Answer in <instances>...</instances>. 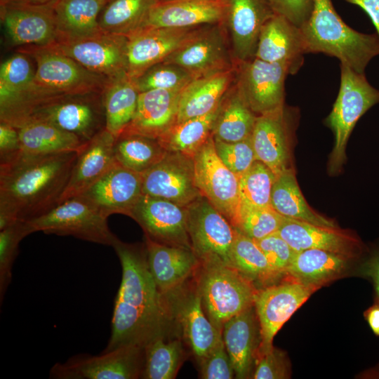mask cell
<instances>
[{
  "label": "cell",
  "instance_id": "7a4b0ae2",
  "mask_svg": "<svg viewBox=\"0 0 379 379\" xmlns=\"http://www.w3.org/2000/svg\"><path fill=\"white\" fill-rule=\"evenodd\" d=\"M78 152L34 154L22 152L0 164V230L17 220L39 217L56 206Z\"/></svg>",
  "mask_w": 379,
  "mask_h": 379
},
{
  "label": "cell",
  "instance_id": "816d5d0a",
  "mask_svg": "<svg viewBox=\"0 0 379 379\" xmlns=\"http://www.w3.org/2000/svg\"><path fill=\"white\" fill-rule=\"evenodd\" d=\"M289 376V364L286 353L273 347L270 351L257 358L252 378L285 379Z\"/></svg>",
  "mask_w": 379,
  "mask_h": 379
},
{
  "label": "cell",
  "instance_id": "9c48e42d",
  "mask_svg": "<svg viewBox=\"0 0 379 379\" xmlns=\"http://www.w3.org/2000/svg\"><path fill=\"white\" fill-rule=\"evenodd\" d=\"M187 232L192 249L201 262L230 265L235 228L204 196L187 206Z\"/></svg>",
  "mask_w": 379,
  "mask_h": 379
},
{
  "label": "cell",
  "instance_id": "1f68e13d",
  "mask_svg": "<svg viewBox=\"0 0 379 379\" xmlns=\"http://www.w3.org/2000/svg\"><path fill=\"white\" fill-rule=\"evenodd\" d=\"M350 260L325 250L306 249L295 253L286 276L319 289L342 275L347 269Z\"/></svg>",
  "mask_w": 379,
  "mask_h": 379
},
{
  "label": "cell",
  "instance_id": "9f6ffc18",
  "mask_svg": "<svg viewBox=\"0 0 379 379\" xmlns=\"http://www.w3.org/2000/svg\"><path fill=\"white\" fill-rule=\"evenodd\" d=\"M362 271L373 281L379 304V251L374 253L364 263Z\"/></svg>",
  "mask_w": 379,
  "mask_h": 379
},
{
  "label": "cell",
  "instance_id": "52a82bcc",
  "mask_svg": "<svg viewBox=\"0 0 379 379\" xmlns=\"http://www.w3.org/2000/svg\"><path fill=\"white\" fill-rule=\"evenodd\" d=\"M161 296L177 335L198 364L222 340V335L204 312L194 276Z\"/></svg>",
  "mask_w": 379,
  "mask_h": 379
},
{
  "label": "cell",
  "instance_id": "e0dca14e",
  "mask_svg": "<svg viewBox=\"0 0 379 379\" xmlns=\"http://www.w3.org/2000/svg\"><path fill=\"white\" fill-rule=\"evenodd\" d=\"M142 192L185 207L191 204L202 196L196 185L192 157L167 152L142 174Z\"/></svg>",
  "mask_w": 379,
  "mask_h": 379
},
{
  "label": "cell",
  "instance_id": "3957f363",
  "mask_svg": "<svg viewBox=\"0 0 379 379\" xmlns=\"http://www.w3.org/2000/svg\"><path fill=\"white\" fill-rule=\"evenodd\" d=\"M305 54L324 53L337 58L359 74L379 55V36L364 34L348 26L331 0H314L308 19L300 27Z\"/></svg>",
  "mask_w": 379,
  "mask_h": 379
},
{
  "label": "cell",
  "instance_id": "603a6c76",
  "mask_svg": "<svg viewBox=\"0 0 379 379\" xmlns=\"http://www.w3.org/2000/svg\"><path fill=\"white\" fill-rule=\"evenodd\" d=\"M277 232L297 252L311 248L328 251L350 259L363 252L361 241L338 229L318 226L283 216Z\"/></svg>",
  "mask_w": 379,
  "mask_h": 379
},
{
  "label": "cell",
  "instance_id": "680465c9",
  "mask_svg": "<svg viewBox=\"0 0 379 379\" xmlns=\"http://www.w3.org/2000/svg\"><path fill=\"white\" fill-rule=\"evenodd\" d=\"M58 0H0V6L6 4H26L34 6H54Z\"/></svg>",
  "mask_w": 379,
  "mask_h": 379
},
{
  "label": "cell",
  "instance_id": "c3c4849f",
  "mask_svg": "<svg viewBox=\"0 0 379 379\" xmlns=\"http://www.w3.org/2000/svg\"><path fill=\"white\" fill-rule=\"evenodd\" d=\"M215 152L223 164L239 178L256 160L251 136L237 142L214 139Z\"/></svg>",
  "mask_w": 379,
  "mask_h": 379
},
{
  "label": "cell",
  "instance_id": "d4e9b609",
  "mask_svg": "<svg viewBox=\"0 0 379 379\" xmlns=\"http://www.w3.org/2000/svg\"><path fill=\"white\" fill-rule=\"evenodd\" d=\"M288 111L284 105L273 112L258 116L251 134L256 160L276 175L291 168V126Z\"/></svg>",
  "mask_w": 379,
  "mask_h": 379
},
{
  "label": "cell",
  "instance_id": "f35d334b",
  "mask_svg": "<svg viewBox=\"0 0 379 379\" xmlns=\"http://www.w3.org/2000/svg\"><path fill=\"white\" fill-rule=\"evenodd\" d=\"M218 109L204 116L176 122L157 140L167 152L193 157L212 136Z\"/></svg>",
  "mask_w": 379,
  "mask_h": 379
},
{
  "label": "cell",
  "instance_id": "8fae6325",
  "mask_svg": "<svg viewBox=\"0 0 379 379\" xmlns=\"http://www.w3.org/2000/svg\"><path fill=\"white\" fill-rule=\"evenodd\" d=\"M30 120L49 122L86 142L105 128L102 93L53 98L34 110L25 123Z\"/></svg>",
  "mask_w": 379,
  "mask_h": 379
},
{
  "label": "cell",
  "instance_id": "83f0119b",
  "mask_svg": "<svg viewBox=\"0 0 379 379\" xmlns=\"http://www.w3.org/2000/svg\"><path fill=\"white\" fill-rule=\"evenodd\" d=\"M115 138L105 128L85 143L78 152L60 203L82 194L111 168L116 161L114 153Z\"/></svg>",
  "mask_w": 379,
  "mask_h": 379
},
{
  "label": "cell",
  "instance_id": "7c38bea8",
  "mask_svg": "<svg viewBox=\"0 0 379 379\" xmlns=\"http://www.w3.org/2000/svg\"><path fill=\"white\" fill-rule=\"evenodd\" d=\"M194 178L202 196L234 227L240 214L239 177L218 157L213 135L193 156Z\"/></svg>",
  "mask_w": 379,
  "mask_h": 379
},
{
  "label": "cell",
  "instance_id": "9a60e30c",
  "mask_svg": "<svg viewBox=\"0 0 379 379\" xmlns=\"http://www.w3.org/2000/svg\"><path fill=\"white\" fill-rule=\"evenodd\" d=\"M126 36L105 32L82 38H58L51 46L91 72L110 79L127 73Z\"/></svg>",
  "mask_w": 379,
  "mask_h": 379
},
{
  "label": "cell",
  "instance_id": "ab89813d",
  "mask_svg": "<svg viewBox=\"0 0 379 379\" xmlns=\"http://www.w3.org/2000/svg\"><path fill=\"white\" fill-rule=\"evenodd\" d=\"M158 0H109L102 9L98 23L105 32L128 36L140 29Z\"/></svg>",
  "mask_w": 379,
  "mask_h": 379
},
{
  "label": "cell",
  "instance_id": "f546056e",
  "mask_svg": "<svg viewBox=\"0 0 379 379\" xmlns=\"http://www.w3.org/2000/svg\"><path fill=\"white\" fill-rule=\"evenodd\" d=\"M184 88L140 93L134 117L121 133L158 139L176 123L179 100Z\"/></svg>",
  "mask_w": 379,
  "mask_h": 379
},
{
  "label": "cell",
  "instance_id": "f907efd6",
  "mask_svg": "<svg viewBox=\"0 0 379 379\" xmlns=\"http://www.w3.org/2000/svg\"><path fill=\"white\" fill-rule=\"evenodd\" d=\"M199 377L202 379H232L234 371L223 339L198 364Z\"/></svg>",
  "mask_w": 379,
  "mask_h": 379
},
{
  "label": "cell",
  "instance_id": "ffe728a7",
  "mask_svg": "<svg viewBox=\"0 0 379 379\" xmlns=\"http://www.w3.org/2000/svg\"><path fill=\"white\" fill-rule=\"evenodd\" d=\"M205 26L143 28L130 34L127 36V74L136 78L152 65L163 62Z\"/></svg>",
  "mask_w": 379,
  "mask_h": 379
},
{
  "label": "cell",
  "instance_id": "7dc6e473",
  "mask_svg": "<svg viewBox=\"0 0 379 379\" xmlns=\"http://www.w3.org/2000/svg\"><path fill=\"white\" fill-rule=\"evenodd\" d=\"M282 220L283 216L272 206L246 208L240 211L234 228L250 238L258 240L276 232Z\"/></svg>",
  "mask_w": 379,
  "mask_h": 379
},
{
  "label": "cell",
  "instance_id": "30bf717a",
  "mask_svg": "<svg viewBox=\"0 0 379 379\" xmlns=\"http://www.w3.org/2000/svg\"><path fill=\"white\" fill-rule=\"evenodd\" d=\"M145 365V347L135 345L119 347L98 356L77 355L58 363L50 371L57 379H137Z\"/></svg>",
  "mask_w": 379,
  "mask_h": 379
},
{
  "label": "cell",
  "instance_id": "d6986e66",
  "mask_svg": "<svg viewBox=\"0 0 379 379\" xmlns=\"http://www.w3.org/2000/svg\"><path fill=\"white\" fill-rule=\"evenodd\" d=\"M222 22L237 64L255 58L261 29L275 13L267 0H224Z\"/></svg>",
  "mask_w": 379,
  "mask_h": 379
},
{
  "label": "cell",
  "instance_id": "4fadbf2b",
  "mask_svg": "<svg viewBox=\"0 0 379 379\" xmlns=\"http://www.w3.org/2000/svg\"><path fill=\"white\" fill-rule=\"evenodd\" d=\"M317 290L288 276L280 283L258 288L254 301L261 335L257 358L272 349L277 333Z\"/></svg>",
  "mask_w": 379,
  "mask_h": 379
},
{
  "label": "cell",
  "instance_id": "8d00e7d4",
  "mask_svg": "<svg viewBox=\"0 0 379 379\" xmlns=\"http://www.w3.org/2000/svg\"><path fill=\"white\" fill-rule=\"evenodd\" d=\"M18 131L22 150L29 154L78 152L86 143L76 135L44 121H28Z\"/></svg>",
  "mask_w": 379,
  "mask_h": 379
},
{
  "label": "cell",
  "instance_id": "4dcf8cb0",
  "mask_svg": "<svg viewBox=\"0 0 379 379\" xmlns=\"http://www.w3.org/2000/svg\"><path fill=\"white\" fill-rule=\"evenodd\" d=\"M235 77L234 68L193 79L181 92L176 122L213 112L234 83Z\"/></svg>",
  "mask_w": 379,
  "mask_h": 379
},
{
  "label": "cell",
  "instance_id": "11a10c76",
  "mask_svg": "<svg viewBox=\"0 0 379 379\" xmlns=\"http://www.w3.org/2000/svg\"><path fill=\"white\" fill-rule=\"evenodd\" d=\"M359 6L370 18L379 36V0H344Z\"/></svg>",
  "mask_w": 379,
  "mask_h": 379
},
{
  "label": "cell",
  "instance_id": "bcb514c9",
  "mask_svg": "<svg viewBox=\"0 0 379 379\" xmlns=\"http://www.w3.org/2000/svg\"><path fill=\"white\" fill-rule=\"evenodd\" d=\"M32 234L26 221L17 220L0 230V298L4 297L21 240Z\"/></svg>",
  "mask_w": 379,
  "mask_h": 379
},
{
  "label": "cell",
  "instance_id": "6da1fadb",
  "mask_svg": "<svg viewBox=\"0 0 379 379\" xmlns=\"http://www.w3.org/2000/svg\"><path fill=\"white\" fill-rule=\"evenodd\" d=\"M112 247L121 263L122 278L114 301L111 335L103 352L128 345L145 347L157 338L178 335L150 273L145 242L128 244L117 238Z\"/></svg>",
  "mask_w": 379,
  "mask_h": 379
},
{
  "label": "cell",
  "instance_id": "5b68a950",
  "mask_svg": "<svg viewBox=\"0 0 379 379\" xmlns=\"http://www.w3.org/2000/svg\"><path fill=\"white\" fill-rule=\"evenodd\" d=\"M379 104V90L366 78L340 64V84L326 125L334 134L335 142L329 160L330 173H336L345 162L349 137L358 120L373 106Z\"/></svg>",
  "mask_w": 379,
  "mask_h": 379
},
{
  "label": "cell",
  "instance_id": "5bb4252c",
  "mask_svg": "<svg viewBox=\"0 0 379 379\" xmlns=\"http://www.w3.org/2000/svg\"><path fill=\"white\" fill-rule=\"evenodd\" d=\"M235 72V83L257 116L284 106L285 81L291 74L286 65L253 58L236 64Z\"/></svg>",
  "mask_w": 379,
  "mask_h": 379
},
{
  "label": "cell",
  "instance_id": "e575fe53",
  "mask_svg": "<svg viewBox=\"0 0 379 379\" xmlns=\"http://www.w3.org/2000/svg\"><path fill=\"white\" fill-rule=\"evenodd\" d=\"M271 206L286 218L318 226L337 227L333 220L319 215L310 207L291 168L276 175L271 192Z\"/></svg>",
  "mask_w": 379,
  "mask_h": 379
},
{
  "label": "cell",
  "instance_id": "cb8c5ba5",
  "mask_svg": "<svg viewBox=\"0 0 379 379\" xmlns=\"http://www.w3.org/2000/svg\"><path fill=\"white\" fill-rule=\"evenodd\" d=\"M305 54L299 27L277 13L265 22L259 35L255 58L284 64L290 74H295L303 65Z\"/></svg>",
  "mask_w": 379,
  "mask_h": 379
},
{
  "label": "cell",
  "instance_id": "db71d44e",
  "mask_svg": "<svg viewBox=\"0 0 379 379\" xmlns=\"http://www.w3.org/2000/svg\"><path fill=\"white\" fill-rule=\"evenodd\" d=\"M22 152L18 128L0 121V164L13 160Z\"/></svg>",
  "mask_w": 379,
  "mask_h": 379
},
{
  "label": "cell",
  "instance_id": "484cf974",
  "mask_svg": "<svg viewBox=\"0 0 379 379\" xmlns=\"http://www.w3.org/2000/svg\"><path fill=\"white\" fill-rule=\"evenodd\" d=\"M222 335L235 378H252L261 342L260 327L254 305L225 322Z\"/></svg>",
  "mask_w": 379,
  "mask_h": 379
},
{
  "label": "cell",
  "instance_id": "60d3db41",
  "mask_svg": "<svg viewBox=\"0 0 379 379\" xmlns=\"http://www.w3.org/2000/svg\"><path fill=\"white\" fill-rule=\"evenodd\" d=\"M235 230L230 253V265L251 279L257 287L274 284L279 278L255 241Z\"/></svg>",
  "mask_w": 379,
  "mask_h": 379
},
{
  "label": "cell",
  "instance_id": "f1b7e54d",
  "mask_svg": "<svg viewBox=\"0 0 379 379\" xmlns=\"http://www.w3.org/2000/svg\"><path fill=\"white\" fill-rule=\"evenodd\" d=\"M150 273L161 295L194 276L199 260L192 249L159 244L145 236Z\"/></svg>",
  "mask_w": 379,
  "mask_h": 379
},
{
  "label": "cell",
  "instance_id": "ee69618b",
  "mask_svg": "<svg viewBox=\"0 0 379 379\" xmlns=\"http://www.w3.org/2000/svg\"><path fill=\"white\" fill-rule=\"evenodd\" d=\"M33 59L24 53L17 51L0 67V106L8 102L27 89L32 84L36 65Z\"/></svg>",
  "mask_w": 379,
  "mask_h": 379
},
{
  "label": "cell",
  "instance_id": "4316f807",
  "mask_svg": "<svg viewBox=\"0 0 379 379\" xmlns=\"http://www.w3.org/2000/svg\"><path fill=\"white\" fill-rule=\"evenodd\" d=\"M224 0H168L158 1L140 29L185 28L222 22Z\"/></svg>",
  "mask_w": 379,
  "mask_h": 379
},
{
  "label": "cell",
  "instance_id": "681fc988",
  "mask_svg": "<svg viewBox=\"0 0 379 379\" xmlns=\"http://www.w3.org/2000/svg\"><path fill=\"white\" fill-rule=\"evenodd\" d=\"M255 241L276 275L279 278L286 276L287 268L297 251L277 232Z\"/></svg>",
  "mask_w": 379,
  "mask_h": 379
},
{
  "label": "cell",
  "instance_id": "44dd1931",
  "mask_svg": "<svg viewBox=\"0 0 379 379\" xmlns=\"http://www.w3.org/2000/svg\"><path fill=\"white\" fill-rule=\"evenodd\" d=\"M0 19L12 46H46L57 39L53 6L6 4L0 6Z\"/></svg>",
  "mask_w": 379,
  "mask_h": 379
},
{
  "label": "cell",
  "instance_id": "277c9868",
  "mask_svg": "<svg viewBox=\"0 0 379 379\" xmlns=\"http://www.w3.org/2000/svg\"><path fill=\"white\" fill-rule=\"evenodd\" d=\"M194 277L204 312L221 332L225 322L254 305L258 288L231 265L200 262Z\"/></svg>",
  "mask_w": 379,
  "mask_h": 379
},
{
  "label": "cell",
  "instance_id": "8992f818",
  "mask_svg": "<svg viewBox=\"0 0 379 379\" xmlns=\"http://www.w3.org/2000/svg\"><path fill=\"white\" fill-rule=\"evenodd\" d=\"M16 51L34 60L36 72L33 87L51 95L102 93L110 80L91 72L51 46H25Z\"/></svg>",
  "mask_w": 379,
  "mask_h": 379
},
{
  "label": "cell",
  "instance_id": "d590c367",
  "mask_svg": "<svg viewBox=\"0 0 379 379\" xmlns=\"http://www.w3.org/2000/svg\"><path fill=\"white\" fill-rule=\"evenodd\" d=\"M139 95L134 79L127 73L110 79L102 91L105 128L115 138L134 117Z\"/></svg>",
  "mask_w": 379,
  "mask_h": 379
},
{
  "label": "cell",
  "instance_id": "f5cc1de1",
  "mask_svg": "<svg viewBox=\"0 0 379 379\" xmlns=\"http://www.w3.org/2000/svg\"><path fill=\"white\" fill-rule=\"evenodd\" d=\"M275 13L281 15L298 27L310 17L314 0H267Z\"/></svg>",
  "mask_w": 379,
  "mask_h": 379
},
{
  "label": "cell",
  "instance_id": "ba28073f",
  "mask_svg": "<svg viewBox=\"0 0 379 379\" xmlns=\"http://www.w3.org/2000/svg\"><path fill=\"white\" fill-rule=\"evenodd\" d=\"M104 216L82 195L66 199L47 213L27 220L31 233L43 232L72 236L90 242L112 246L117 237Z\"/></svg>",
  "mask_w": 379,
  "mask_h": 379
},
{
  "label": "cell",
  "instance_id": "74e56055",
  "mask_svg": "<svg viewBox=\"0 0 379 379\" xmlns=\"http://www.w3.org/2000/svg\"><path fill=\"white\" fill-rule=\"evenodd\" d=\"M178 335L159 338L145 346V365L141 378L173 379L187 355Z\"/></svg>",
  "mask_w": 379,
  "mask_h": 379
},
{
  "label": "cell",
  "instance_id": "2e32d148",
  "mask_svg": "<svg viewBox=\"0 0 379 379\" xmlns=\"http://www.w3.org/2000/svg\"><path fill=\"white\" fill-rule=\"evenodd\" d=\"M164 62L180 66L194 79L229 71L236 67L222 22L206 25Z\"/></svg>",
  "mask_w": 379,
  "mask_h": 379
},
{
  "label": "cell",
  "instance_id": "91938a15",
  "mask_svg": "<svg viewBox=\"0 0 379 379\" xmlns=\"http://www.w3.org/2000/svg\"><path fill=\"white\" fill-rule=\"evenodd\" d=\"M168 1V0H158V1Z\"/></svg>",
  "mask_w": 379,
  "mask_h": 379
},
{
  "label": "cell",
  "instance_id": "b9f144b4",
  "mask_svg": "<svg viewBox=\"0 0 379 379\" xmlns=\"http://www.w3.org/2000/svg\"><path fill=\"white\" fill-rule=\"evenodd\" d=\"M117 161L135 172L142 174L161 161L167 151L157 139L137 134L121 133L114 141Z\"/></svg>",
  "mask_w": 379,
  "mask_h": 379
},
{
  "label": "cell",
  "instance_id": "ac0fdd59",
  "mask_svg": "<svg viewBox=\"0 0 379 379\" xmlns=\"http://www.w3.org/2000/svg\"><path fill=\"white\" fill-rule=\"evenodd\" d=\"M187 216V207L143 194L129 215L150 239L162 244L192 249Z\"/></svg>",
  "mask_w": 379,
  "mask_h": 379
},
{
  "label": "cell",
  "instance_id": "f6af8a7d",
  "mask_svg": "<svg viewBox=\"0 0 379 379\" xmlns=\"http://www.w3.org/2000/svg\"><path fill=\"white\" fill-rule=\"evenodd\" d=\"M133 79L140 93L156 89L182 88L194 79L180 66L164 61L152 65Z\"/></svg>",
  "mask_w": 379,
  "mask_h": 379
},
{
  "label": "cell",
  "instance_id": "836d02e7",
  "mask_svg": "<svg viewBox=\"0 0 379 379\" xmlns=\"http://www.w3.org/2000/svg\"><path fill=\"white\" fill-rule=\"evenodd\" d=\"M109 1L58 0L53 6L57 39L82 38L102 32L98 17Z\"/></svg>",
  "mask_w": 379,
  "mask_h": 379
},
{
  "label": "cell",
  "instance_id": "d6a6232c",
  "mask_svg": "<svg viewBox=\"0 0 379 379\" xmlns=\"http://www.w3.org/2000/svg\"><path fill=\"white\" fill-rule=\"evenodd\" d=\"M257 117L234 81L219 104L212 135L229 142L245 140L251 136Z\"/></svg>",
  "mask_w": 379,
  "mask_h": 379
},
{
  "label": "cell",
  "instance_id": "7bdbcfd3",
  "mask_svg": "<svg viewBox=\"0 0 379 379\" xmlns=\"http://www.w3.org/2000/svg\"><path fill=\"white\" fill-rule=\"evenodd\" d=\"M276 174L262 161L255 160L239 178L240 211L271 206V192Z\"/></svg>",
  "mask_w": 379,
  "mask_h": 379
},
{
  "label": "cell",
  "instance_id": "7402d4cb",
  "mask_svg": "<svg viewBox=\"0 0 379 379\" xmlns=\"http://www.w3.org/2000/svg\"><path fill=\"white\" fill-rule=\"evenodd\" d=\"M142 192V174L115 161L82 194L106 218L112 214L129 216Z\"/></svg>",
  "mask_w": 379,
  "mask_h": 379
},
{
  "label": "cell",
  "instance_id": "6f0895ef",
  "mask_svg": "<svg viewBox=\"0 0 379 379\" xmlns=\"http://www.w3.org/2000/svg\"><path fill=\"white\" fill-rule=\"evenodd\" d=\"M365 316L374 334L379 336V304L371 307L366 312Z\"/></svg>",
  "mask_w": 379,
  "mask_h": 379
}]
</instances>
